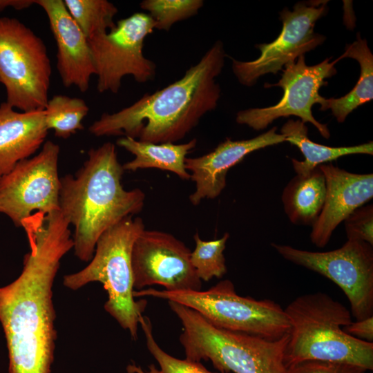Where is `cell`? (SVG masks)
<instances>
[{
    "label": "cell",
    "instance_id": "cell-1",
    "mask_svg": "<svg viewBox=\"0 0 373 373\" xmlns=\"http://www.w3.org/2000/svg\"><path fill=\"white\" fill-rule=\"evenodd\" d=\"M59 211L36 212L22 222L30 251L19 277L0 287V322L9 373H50L56 331L52 285L61 258L73 248Z\"/></svg>",
    "mask_w": 373,
    "mask_h": 373
},
{
    "label": "cell",
    "instance_id": "cell-4",
    "mask_svg": "<svg viewBox=\"0 0 373 373\" xmlns=\"http://www.w3.org/2000/svg\"><path fill=\"white\" fill-rule=\"evenodd\" d=\"M290 329L285 367L306 360L341 362L373 370V343L347 334L351 312L326 293L300 296L284 309Z\"/></svg>",
    "mask_w": 373,
    "mask_h": 373
},
{
    "label": "cell",
    "instance_id": "cell-18",
    "mask_svg": "<svg viewBox=\"0 0 373 373\" xmlns=\"http://www.w3.org/2000/svg\"><path fill=\"white\" fill-rule=\"evenodd\" d=\"M45 112H17L6 102L0 104V178L42 145L48 133Z\"/></svg>",
    "mask_w": 373,
    "mask_h": 373
},
{
    "label": "cell",
    "instance_id": "cell-20",
    "mask_svg": "<svg viewBox=\"0 0 373 373\" xmlns=\"http://www.w3.org/2000/svg\"><path fill=\"white\" fill-rule=\"evenodd\" d=\"M325 176L318 166L306 175H296L283 189L281 199L289 220L296 225L312 226L323 207Z\"/></svg>",
    "mask_w": 373,
    "mask_h": 373
},
{
    "label": "cell",
    "instance_id": "cell-22",
    "mask_svg": "<svg viewBox=\"0 0 373 373\" xmlns=\"http://www.w3.org/2000/svg\"><path fill=\"white\" fill-rule=\"evenodd\" d=\"M345 57L356 59L360 65L361 73L356 84L347 95L339 98H325L320 105L321 111L330 109L340 123L354 109L373 98V55L360 33L355 41L346 45L345 52L338 59Z\"/></svg>",
    "mask_w": 373,
    "mask_h": 373
},
{
    "label": "cell",
    "instance_id": "cell-3",
    "mask_svg": "<svg viewBox=\"0 0 373 373\" xmlns=\"http://www.w3.org/2000/svg\"><path fill=\"white\" fill-rule=\"evenodd\" d=\"M124 172L115 144L106 142L88 151L75 175L60 178L59 211L74 227L73 249L82 261L92 259L105 231L143 209L144 193L125 190L121 183Z\"/></svg>",
    "mask_w": 373,
    "mask_h": 373
},
{
    "label": "cell",
    "instance_id": "cell-15",
    "mask_svg": "<svg viewBox=\"0 0 373 373\" xmlns=\"http://www.w3.org/2000/svg\"><path fill=\"white\" fill-rule=\"evenodd\" d=\"M273 127L255 137L232 140L227 138L212 151L196 157H186L185 168L190 179L195 184L190 195L192 204L198 205L204 199H214L226 186L228 171L240 162L249 153L267 146L286 142L285 137Z\"/></svg>",
    "mask_w": 373,
    "mask_h": 373
},
{
    "label": "cell",
    "instance_id": "cell-29",
    "mask_svg": "<svg viewBox=\"0 0 373 373\" xmlns=\"http://www.w3.org/2000/svg\"><path fill=\"white\" fill-rule=\"evenodd\" d=\"M360 366L328 361L306 360L286 367V373H366Z\"/></svg>",
    "mask_w": 373,
    "mask_h": 373
},
{
    "label": "cell",
    "instance_id": "cell-19",
    "mask_svg": "<svg viewBox=\"0 0 373 373\" xmlns=\"http://www.w3.org/2000/svg\"><path fill=\"white\" fill-rule=\"evenodd\" d=\"M195 138L184 144L165 142L155 144L124 136L117 144L133 154V160L124 164V171H135L140 169L154 168L174 173L180 178L188 180L190 173L185 168L187 154L197 145Z\"/></svg>",
    "mask_w": 373,
    "mask_h": 373
},
{
    "label": "cell",
    "instance_id": "cell-25",
    "mask_svg": "<svg viewBox=\"0 0 373 373\" xmlns=\"http://www.w3.org/2000/svg\"><path fill=\"white\" fill-rule=\"evenodd\" d=\"M229 238L225 233L213 240H202L198 232L193 236L195 247L191 253L190 261L198 277L205 282L213 278H221L227 271L224 251Z\"/></svg>",
    "mask_w": 373,
    "mask_h": 373
},
{
    "label": "cell",
    "instance_id": "cell-7",
    "mask_svg": "<svg viewBox=\"0 0 373 373\" xmlns=\"http://www.w3.org/2000/svg\"><path fill=\"white\" fill-rule=\"evenodd\" d=\"M134 297L173 301L198 312L214 326L268 339L288 334L290 325L279 304L238 295L233 283L224 280L205 291H169L154 288L133 291Z\"/></svg>",
    "mask_w": 373,
    "mask_h": 373
},
{
    "label": "cell",
    "instance_id": "cell-26",
    "mask_svg": "<svg viewBox=\"0 0 373 373\" xmlns=\"http://www.w3.org/2000/svg\"><path fill=\"white\" fill-rule=\"evenodd\" d=\"M204 6L202 0H144L140 8L155 22V29L169 31L178 21L196 15Z\"/></svg>",
    "mask_w": 373,
    "mask_h": 373
},
{
    "label": "cell",
    "instance_id": "cell-5",
    "mask_svg": "<svg viewBox=\"0 0 373 373\" xmlns=\"http://www.w3.org/2000/svg\"><path fill=\"white\" fill-rule=\"evenodd\" d=\"M170 309L182 325L180 342L186 359L210 361L220 372L286 373L288 334L268 339L218 328L194 309L173 301Z\"/></svg>",
    "mask_w": 373,
    "mask_h": 373
},
{
    "label": "cell",
    "instance_id": "cell-12",
    "mask_svg": "<svg viewBox=\"0 0 373 373\" xmlns=\"http://www.w3.org/2000/svg\"><path fill=\"white\" fill-rule=\"evenodd\" d=\"M326 58L322 62L307 66L304 55L284 66L278 82L265 84V87L280 86L283 90L281 99L275 105L266 108H252L237 113L236 121L256 131L266 128L275 119L291 115L300 118L303 122L314 126L321 135L329 138L330 133L327 124L318 122L312 115L314 104L323 103L325 99L319 94L322 86H327L325 79L336 73L335 64L339 60L329 62Z\"/></svg>",
    "mask_w": 373,
    "mask_h": 373
},
{
    "label": "cell",
    "instance_id": "cell-13",
    "mask_svg": "<svg viewBox=\"0 0 373 373\" xmlns=\"http://www.w3.org/2000/svg\"><path fill=\"white\" fill-rule=\"evenodd\" d=\"M326 1L298 2L293 11L285 8L280 13L283 28L275 40L256 46L260 55L249 61L233 58L232 71L243 86H252L268 73L276 74L290 61L322 44L325 37L314 30L316 22L327 11Z\"/></svg>",
    "mask_w": 373,
    "mask_h": 373
},
{
    "label": "cell",
    "instance_id": "cell-27",
    "mask_svg": "<svg viewBox=\"0 0 373 373\" xmlns=\"http://www.w3.org/2000/svg\"><path fill=\"white\" fill-rule=\"evenodd\" d=\"M139 324L145 336L146 347L158 363L162 373H224L211 372L199 361L179 359L171 356L155 340L149 318L142 315L140 318Z\"/></svg>",
    "mask_w": 373,
    "mask_h": 373
},
{
    "label": "cell",
    "instance_id": "cell-16",
    "mask_svg": "<svg viewBox=\"0 0 373 373\" xmlns=\"http://www.w3.org/2000/svg\"><path fill=\"white\" fill-rule=\"evenodd\" d=\"M318 167L325 176L326 195L309 237L314 245L323 248L338 224L372 198L373 174L353 173L330 163Z\"/></svg>",
    "mask_w": 373,
    "mask_h": 373
},
{
    "label": "cell",
    "instance_id": "cell-32",
    "mask_svg": "<svg viewBox=\"0 0 373 373\" xmlns=\"http://www.w3.org/2000/svg\"><path fill=\"white\" fill-rule=\"evenodd\" d=\"M126 370L128 373H162L161 371L153 364L149 366V370L146 372L143 371L140 366H136L135 365H128Z\"/></svg>",
    "mask_w": 373,
    "mask_h": 373
},
{
    "label": "cell",
    "instance_id": "cell-6",
    "mask_svg": "<svg viewBox=\"0 0 373 373\" xmlns=\"http://www.w3.org/2000/svg\"><path fill=\"white\" fill-rule=\"evenodd\" d=\"M144 229L141 218H124L100 236L86 267L63 278L64 285L71 290L93 282L102 283L108 294L104 309L134 340L137 338L140 318L147 302L134 299L131 253L135 240Z\"/></svg>",
    "mask_w": 373,
    "mask_h": 373
},
{
    "label": "cell",
    "instance_id": "cell-8",
    "mask_svg": "<svg viewBox=\"0 0 373 373\" xmlns=\"http://www.w3.org/2000/svg\"><path fill=\"white\" fill-rule=\"evenodd\" d=\"M52 68L44 41L15 18H0V82L6 102L23 112L44 111Z\"/></svg>",
    "mask_w": 373,
    "mask_h": 373
},
{
    "label": "cell",
    "instance_id": "cell-2",
    "mask_svg": "<svg viewBox=\"0 0 373 373\" xmlns=\"http://www.w3.org/2000/svg\"><path fill=\"white\" fill-rule=\"evenodd\" d=\"M226 54L217 41L183 76L131 106L103 113L88 128L96 137L124 135L155 144L183 139L208 112L216 109L221 89L216 77Z\"/></svg>",
    "mask_w": 373,
    "mask_h": 373
},
{
    "label": "cell",
    "instance_id": "cell-17",
    "mask_svg": "<svg viewBox=\"0 0 373 373\" xmlns=\"http://www.w3.org/2000/svg\"><path fill=\"white\" fill-rule=\"evenodd\" d=\"M48 17L57 45V69L65 87L86 92L95 66L88 39L63 0H36Z\"/></svg>",
    "mask_w": 373,
    "mask_h": 373
},
{
    "label": "cell",
    "instance_id": "cell-9",
    "mask_svg": "<svg viewBox=\"0 0 373 373\" xmlns=\"http://www.w3.org/2000/svg\"><path fill=\"white\" fill-rule=\"evenodd\" d=\"M155 30L147 14L135 12L117 21L107 32L88 39L100 93H117L124 77L131 75L138 83L155 79L156 65L143 52L146 37Z\"/></svg>",
    "mask_w": 373,
    "mask_h": 373
},
{
    "label": "cell",
    "instance_id": "cell-14",
    "mask_svg": "<svg viewBox=\"0 0 373 373\" xmlns=\"http://www.w3.org/2000/svg\"><path fill=\"white\" fill-rule=\"evenodd\" d=\"M191 251L173 235L144 229L131 253L133 287L159 285L169 291H200L202 280L190 261Z\"/></svg>",
    "mask_w": 373,
    "mask_h": 373
},
{
    "label": "cell",
    "instance_id": "cell-24",
    "mask_svg": "<svg viewBox=\"0 0 373 373\" xmlns=\"http://www.w3.org/2000/svg\"><path fill=\"white\" fill-rule=\"evenodd\" d=\"M64 3L87 39L116 26L113 19L118 9L107 0H64Z\"/></svg>",
    "mask_w": 373,
    "mask_h": 373
},
{
    "label": "cell",
    "instance_id": "cell-28",
    "mask_svg": "<svg viewBox=\"0 0 373 373\" xmlns=\"http://www.w3.org/2000/svg\"><path fill=\"white\" fill-rule=\"evenodd\" d=\"M347 240L363 241L373 246V207L362 206L343 221Z\"/></svg>",
    "mask_w": 373,
    "mask_h": 373
},
{
    "label": "cell",
    "instance_id": "cell-23",
    "mask_svg": "<svg viewBox=\"0 0 373 373\" xmlns=\"http://www.w3.org/2000/svg\"><path fill=\"white\" fill-rule=\"evenodd\" d=\"M88 111V106L81 98L54 95L44 109L47 128L54 130L55 137L67 139L84 128L82 121Z\"/></svg>",
    "mask_w": 373,
    "mask_h": 373
},
{
    "label": "cell",
    "instance_id": "cell-31",
    "mask_svg": "<svg viewBox=\"0 0 373 373\" xmlns=\"http://www.w3.org/2000/svg\"><path fill=\"white\" fill-rule=\"evenodd\" d=\"M36 4V0H0V12L8 7L23 10Z\"/></svg>",
    "mask_w": 373,
    "mask_h": 373
},
{
    "label": "cell",
    "instance_id": "cell-21",
    "mask_svg": "<svg viewBox=\"0 0 373 373\" xmlns=\"http://www.w3.org/2000/svg\"><path fill=\"white\" fill-rule=\"evenodd\" d=\"M286 142L296 146L304 156L303 161L291 159L296 175H306L321 164L353 154H373V142L356 146L331 147L312 141L308 137V128L300 119H289L280 130Z\"/></svg>",
    "mask_w": 373,
    "mask_h": 373
},
{
    "label": "cell",
    "instance_id": "cell-30",
    "mask_svg": "<svg viewBox=\"0 0 373 373\" xmlns=\"http://www.w3.org/2000/svg\"><path fill=\"white\" fill-rule=\"evenodd\" d=\"M344 331L354 338L373 343V316L352 321L344 327Z\"/></svg>",
    "mask_w": 373,
    "mask_h": 373
},
{
    "label": "cell",
    "instance_id": "cell-11",
    "mask_svg": "<svg viewBox=\"0 0 373 373\" xmlns=\"http://www.w3.org/2000/svg\"><path fill=\"white\" fill-rule=\"evenodd\" d=\"M59 146L48 140L39 153L0 178V213L16 227L36 212L59 211Z\"/></svg>",
    "mask_w": 373,
    "mask_h": 373
},
{
    "label": "cell",
    "instance_id": "cell-10",
    "mask_svg": "<svg viewBox=\"0 0 373 373\" xmlns=\"http://www.w3.org/2000/svg\"><path fill=\"white\" fill-rule=\"evenodd\" d=\"M285 260L316 272L336 284L350 304L356 320L373 316V246L347 240L340 248L310 251L271 243Z\"/></svg>",
    "mask_w": 373,
    "mask_h": 373
}]
</instances>
